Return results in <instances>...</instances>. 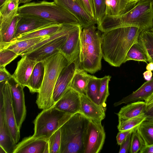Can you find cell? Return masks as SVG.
<instances>
[{
	"label": "cell",
	"instance_id": "obj_42",
	"mask_svg": "<svg viewBox=\"0 0 153 153\" xmlns=\"http://www.w3.org/2000/svg\"><path fill=\"white\" fill-rule=\"evenodd\" d=\"M132 131L129 134L125 140L120 145V148L119 152V153H127L129 151L131 145V136Z\"/></svg>",
	"mask_w": 153,
	"mask_h": 153
},
{
	"label": "cell",
	"instance_id": "obj_40",
	"mask_svg": "<svg viewBox=\"0 0 153 153\" xmlns=\"http://www.w3.org/2000/svg\"><path fill=\"white\" fill-rule=\"evenodd\" d=\"M95 8L96 19L97 24L105 16V0H94Z\"/></svg>",
	"mask_w": 153,
	"mask_h": 153
},
{
	"label": "cell",
	"instance_id": "obj_55",
	"mask_svg": "<svg viewBox=\"0 0 153 153\" xmlns=\"http://www.w3.org/2000/svg\"><path fill=\"white\" fill-rule=\"evenodd\" d=\"M15 1L17 3H19V0H15Z\"/></svg>",
	"mask_w": 153,
	"mask_h": 153
},
{
	"label": "cell",
	"instance_id": "obj_2",
	"mask_svg": "<svg viewBox=\"0 0 153 153\" xmlns=\"http://www.w3.org/2000/svg\"><path fill=\"white\" fill-rule=\"evenodd\" d=\"M153 19V0H140L126 13L117 16H105L97 24V29L104 32L116 28L127 26L150 30Z\"/></svg>",
	"mask_w": 153,
	"mask_h": 153
},
{
	"label": "cell",
	"instance_id": "obj_5",
	"mask_svg": "<svg viewBox=\"0 0 153 153\" xmlns=\"http://www.w3.org/2000/svg\"><path fill=\"white\" fill-rule=\"evenodd\" d=\"M89 120L79 112L72 115L60 128L59 153H83L84 136Z\"/></svg>",
	"mask_w": 153,
	"mask_h": 153
},
{
	"label": "cell",
	"instance_id": "obj_36",
	"mask_svg": "<svg viewBox=\"0 0 153 153\" xmlns=\"http://www.w3.org/2000/svg\"><path fill=\"white\" fill-rule=\"evenodd\" d=\"M15 0H6L0 6V18H5L18 13L19 5Z\"/></svg>",
	"mask_w": 153,
	"mask_h": 153
},
{
	"label": "cell",
	"instance_id": "obj_4",
	"mask_svg": "<svg viewBox=\"0 0 153 153\" xmlns=\"http://www.w3.org/2000/svg\"><path fill=\"white\" fill-rule=\"evenodd\" d=\"M42 62L45 67L44 75L36 103L39 109L45 110L54 105L53 95L56 83L61 72L70 63L60 52Z\"/></svg>",
	"mask_w": 153,
	"mask_h": 153
},
{
	"label": "cell",
	"instance_id": "obj_22",
	"mask_svg": "<svg viewBox=\"0 0 153 153\" xmlns=\"http://www.w3.org/2000/svg\"><path fill=\"white\" fill-rule=\"evenodd\" d=\"M153 93V78L145 82L138 89L130 95L115 102V107L122 104H128L134 102L145 100Z\"/></svg>",
	"mask_w": 153,
	"mask_h": 153
},
{
	"label": "cell",
	"instance_id": "obj_25",
	"mask_svg": "<svg viewBox=\"0 0 153 153\" xmlns=\"http://www.w3.org/2000/svg\"><path fill=\"white\" fill-rule=\"evenodd\" d=\"M91 76L79 67L72 79L69 87L81 95L87 96L88 84Z\"/></svg>",
	"mask_w": 153,
	"mask_h": 153
},
{
	"label": "cell",
	"instance_id": "obj_46",
	"mask_svg": "<svg viewBox=\"0 0 153 153\" xmlns=\"http://www.w3.org/2000/svg\"><path fill=\"white\" fill-rule=\"evenodd\" d=\"M140 153H153V145L145 146L140 151Z\"/></svg>",
	"mask_w": 153,
	"mask_h": 153
},
{
	"label": "cell",
	"instance_id": "obj_21",
	"mask_svg": "<svg viewBox=\"0 0 153 153\" xmlns=\"http://www.w3.org/2000/svg\"><path fill=\"white\" fill-rule=\"evenodd\" d=\"M137 2L134 0H105L104 17L124 14L134 8Z\"/></svg>",
	"mask_w": 153,
	"mask_h": 153
},
{
	"label": "cell",
	"instance_id": "obj_20",
	"mask_svg": "<svg viewBox=\"0 0 153 153\" xmlns=\"http://www.w3.org/2000/svg\"><path fill=\"white\" fill-rule=\"evenodd\" d=\"M105 111L87 96L81 95L80 112L89 120L101 122L105 118Z\"/></svg>",
	"mask_w": 153,
	"mask_h": 153
},
{
	"label": "cell",
	"instance_id": "obj_19",
	"mask_svg": "<svg viewBox=\"0 0 153 153\" xmlns=\"http://www.w3.org/2000/svg\"><path fill=\"white\" fill-rule=\"evenodd\" d=\"M37 63L27 56L22 57L17 64L12 77L24 88L27 87L29 79L34 67Z\"/></svg>",
	"mask_w": 153,
	"mask_h": 153
},
{
	"label": "cell",
	"instance_id": "obj_7",
	"mask_svg": "<svg viewBox=\"0 0 153 153\" xmlns=\"http://www.w3.org/2000/svg\"><path fill=\"white\" fill-rule=\"evenodd\" d=\"M72 115L61 111L53 106L43 110L33 121L34 133L33 135L48 140Z\"/></svg>",
	"mask_w": 153,
	"mask_h": 153
},
{
	"label": "cell",
	"instance_id": "obj_47",
	"mask_svg": "<svg viewBox=\"0 0 153 153\" xmlns=\"http://www.w3.org/2000/svg\"><path fill=\"white\" fill-rule=\"evenodd\" d=\"M143 75L144 79L147 81H149L152 78V73L151 71H146L143 73Z\"/></svg>",
	"mask_w": 153,
	"mask_h": 153
},
{
	"label": "cell",
	"instance_id": "obj_30",
	"mask_svg": "<svg viewBox=\"0 0 153 153\" xmlns=\"http://www.w3.org/2000/svg\"><path fill=\"white\" fill-rule=\"evenodd\" d=\"M137 128L146 146L153 145V120L146 119Z\"/></svg>",
	"mask_w": 153,
	"mask_h": 153
},
{
	"label": "cell",
	"instance_id": "obj_38",
	"mask_svg": "<svg viewBox=\"0 0 153 153\" xmlns=\"http://www.w3.org/2000/svg\"><path fill=\"white\" fill-rule=\"evenodd\" d=\"M61 143V132L59 128L48 140L49 153H59Z\"/></svg>",
	"mask_w": 153,
	"mask_h": 153
},
{
	"label": "cell",
	"instance_id": "obj_48",
	"mask_svg": "<svg viewBox=\"0 0 153 153\" xmlns=\"http://www.w3.org/2000/svg\"><path fill=\"white\" fill-rule=\"evenodd\" d=\"M146 68L147 70L153 71V62H150L147 64Z\"/></svg>",
	"mask_w": 153,
	"mask_h": 153
},
{
	"label": "cell",
	"instance_id": "obj_3",
	"mask_svg": "<svg viewBox=\"0 0 153 153\" xmlns=\"http://www.w3.org/2000/svg\"><path fill=\"white\" fill-rule=\"evenodd\" d=\"M102 35L94 25L83 28L80 36V68L91 74L101 70Z\"/></svg>",
	"mask_w": 153,
	"mask_h": 153
},
{
	"label": "cell",
	"instance_id": "obj_1",
	"mask_svg": "<svg viewBox=\"0 0 153 153\" xmlns=\"http://www.w3.org/2000/svg\"><path fill=\"white\" fill-rule=\"evenodd\" d=\"M142 30L134 27H120L103 32L102 34V57L112 66L120 67L124 63L131 47L138 42Z\"/></svg>",
	"mask_w": 153,
	"mask_h": 153
},
{
	"label": "cell",
	"instance_id": "obj_33",
	"mask_svg": "<svg viewBox=\"0 0 153 153\" xmlns=\"http://www.w3.org/2000/svg\"><path fill=\"white\" fill-rule=\"evenodd\" d=\"M146 119L145 114L134 118L123 119L118 118V124L117 126L119 131L131 130L138 126Z\"/></svg>",
	"mask_w": 153,
	"mask_h": 153
},
{
	"label": "cell",
	"instance_id": "obj_32",
	"mask_svg": "<svg viewBox=\"0 0 153 153\" xmlns=\"http://www.w3.org/2000/svg\"><path fill=\"white\" fill-rule=\"evenodd\" d=\"M100 79L91 75L88 84L87 90V96L94 103L99 105Z\"/></svg>",
	"mask_w": 153,
	"mask_h": 153
},
{
	"label": "cell",
	"instance_id": "obj_18",
	"mask_svg": "<svg viewBox=\"0 0 153 153\" xmlns=\"http://www.w3.org/2000/svg\"><path fill=\"white\" fill-rule=\"evenodd\" d=\"M16 144L11 137L6 123L3 96L0 92V146L6 153H13Z\"/></svg>",
	"mask_w": 153,
	"mask_h": 153
},
{
	"label": "cell",
	"instance_id": "obj_39",
	"mask_svg": "<svg viewBox=\"0 0 153 153\" xmlns=\"http://www.w3.org/2000/svg\"><path fill=\"white\" fill-rule=\"evenodd\" d=\"M19 56L11 50L0 49V68L5 67Z\"/></svg>",
	"mask_w": 153,
	"mask_h": 153
},
{
	"label": "cell",
	"instance_id": "obj_10",
	"mask_svg": "<svg viewBox=\"0 0 153 153\" xmlns=\"http://www.w3.org/2000/svg\"><path fill=\"white\" fill-rule=\"evenodd\" d=\"M7 81L10 88L12 106L16 124L20 129L26 115L24 87L13 77Z\"/></svg>",
	"mask_w": 153,
	"mask_h": 153
},
{
	"label": "cell",
	"instance_id": "obj_31",
	"mask_svg": "<svg viewBox=\"0 0 153 153\" xmlns=\"http://www.w3.org/2000/svg\"><path fill=\"white\" fill-rule=\"evenodd\" d=\"M130 60L138 62H148L147 56L138 42L134 44L128 51L124 63Z\"/></svg>",
	"mask_w": 153,
	"mask_h": 153
},
{
	"label": "cell",
	"instance_id": "obj_9",
	"mask_svg": "<svg viewBox=\"0 0 153 153\" xmlns=\"http://www.w3.org/2000/svg\"><path fill=\"white\" fill-rule=\"evenodd\" d=\"M2 94L5 120L11 137L16 144L20 138V130L16 123L13 108L10 88L7 81L0 82Z\"/></svg>",
	"mask_w": 153,
	"mask_h": 153
},
{
	"label": "cell",
	"instance_id": "obj_43",
	"mask_svg": "<svg viewBox=\"0 0 153 153\" xmlns=\"http://www.w3.org/2000/svg\"><path fill=\"white\" fill-rule=\"evenodd\" d=\"M134 129L131 130L120 131L118 133L116 136L117 144L119 145H121L126 139L129 134L133 131Z\"/></svg>",
	"mask_w": 153,
	"mask_h": 153
},
{
	"label": "cell",
	"instance_id": "obj_45",
	"mask_svg": "<svg viewBox=\"0 0 153 153\" xmlns=\"http://www.w3.org/2000/svg\"><path fill=\"white\" fill-rule=\"evenodd\" d=\"M148 120H153V103L146 107L145 113Z\"/></svg>",
	"mask_w": 153,
	"mask_h": 153
},
{
	"label": "cell",
	"instance_id": "obj_26",
	"mask_svg": "<svg viewBox=\"0 0 153 153\" xmlns=\"http://www.w3.org/2000/svg\"><path fill=\"white\" fill-rule=\"evenodd\" d=\"M49 36L25 39L10 43H0V49L13 51L19 56L30 48Z\"/></svg>",
	"mask_w": 153,
	"mask_h": 153
},
{
	"label": "cell",
	"instance_id": "obj_27",
	"mask_svg": "<svg viewBox=\"0 0 153 153\" xmlns=\"http://www.w3.org/2000/svg\"><path fill=\"white\" fill-rule=\"evenodd\" d=\"M44 73L45 67L43 62H38L33 69L27 87L30 93L39 92L42 84Z\"/></svg>",
	"mask_w": 153,
	"mask_h": 153
},
{
	"label": "cell",
	"instance_id": "obj_51",
	"mask_svg": "<svg viewBox=\"0 0 153 153\" xmlns=\"http://www.w3.org/2000/svg\"><path fill=\"white\" fill-rule=\"evenodd\" d=\"M0 153H6L4 150L0 146Z\"/></svg>",
	"mask_w": 153,
	"mask_h": 153
},
{
	"label": "cell",
	"instance_id": "obj_50",
	"mask_svg": "<svg viewBox=\"0 0 153 153\" xmlns=\"http://www.w3.org/2000/svg\"><path fill=\"white\" fill-rule=\"evenodd\" d=\"M153 98V93L151 95H150L147 99H146L145 101V102H146V101L150 100V99H152Z\"/></svg>",
	"mask_w": 153,
	"mask_h": 153
},
{
	"label": "cell",
	"instance_id": "obj_12",
	"mask_svg": "<svg viewBox=\"0 0 153 153\" xmlns=\"http://www.w3.org/2000/svg\"><path fill=\"white\" fill-rule=\"evenodd\" d=\"M69 34L58 37L25 56H27L30 59L37 62H43L60 52Z\"/></svg>",
	"mask_w": 153,
	"mask_h": 153
},
{
	"label": "cell",
	"instance_id": "obj_13",
	"mask_svg": "<svg viewBox=\"0 0 153 153\" xmlns=\"http://www.w3.org/2000/svg\"><path fill=\"white\" fill-rule=\"evenodd\" d=\"M48 140L33 135L25 137L16 144L13 153H49Z\"/></svg>",
	"mask_w": 153,
	"mask_h": 153
},
{
	"label": "cell",
	"instance_id": "obj_28",
	"mask_svg": "<svg viewBox=\"0 0 153 153\" xmlns=\"http://www.w3.org/2000/svg\"><path fill=\"white\" fill-rule=\"evenodd\" d=\"M80 24H62L59 30L55 33L40 41L32 47L30 48L22 53V57L36 50L49 42L63 35L69 34L72 31L80 25Z\"/></svg>",
	"mask_w": 153,
	"mask_h": 153
},
{
	"label": "cell",
	"instance_id": "obj_54",
	"mask_svg": "<svg viewBox=\"0 0 153 153\" xmlns=\"http://www.w3.org/2000/svg\"><path fill=\"white\" fill-rule=\"evenodd\" d=\"M73 1L76 2L77 4H78V0H72Z\"/></svg>",
	"mask_w": 153,
	"mask_h": 153
},
{
	"label": "cell",
	"instance_id": "obj_16",
	"mask_svg": "<svg viewBox=\"0 0 153 153\" xmlns=\"http://www.w3.org/2000/svg\"><path fill=\"white\" fill-rule=\"evenodd\" d=\"M60 6L65 9L78 20L83 28L97 24L96 20L90 16L76 2L72 0H53Z\"/></svg>",
	"mask_w": 153,
	"mask_h": 153
},
{
	"label": "cell",
	"instance_id": "obj_24",
	"mask_svg": "<svg viewBox=\"0 0 153 153\" xmlns=\"http://www.w3.org/2000/svg\"><path fill=\"white\" fill-rule=\"evenodd\" d=\"M145 101H139L130 103L121 108L117 114L118 118L128 119L144 114L146 109Z\"/></svg>",
	"mask_w": 153,
	"mask_h": 153
},
{
	"label": "cell",
	"instance_id": "obj_11",
	"mask_svg": "<svg viewBox=\"0 0 153 153\" xmlns=\"http://www.w3.org/2000/svg\"><path fill=\"white\" fill-rule=\"evenodd\" d=\"M79 67V57L70 63L60 74L56 83L53 95L54 104L63 96L69 85L77 69Z\"/></svg>",
	"mask_w": 153,
	"mask_h": 153
},
{
	"label": "cell",
	"instance_id": "obj_37",
	"mask_svg": "<svg viewBox=\"0 0 153 153\" xmlns=\"http://www.w3.org/2000/svg\"><path fill=\"white\" fill-rule=\"evenodd\" d=\"M137 127L134 129L132 133L129 151L130 153H138L146 146L138 131Z\"/></svg>",
	"mask_w": 153,
	"mask_h": 153
},
{
	"label": "cell",
	"instance_id": "obj_23",
	"mask_svg": "<svg viewBox=\"0 0 153 153\" xmlns=\"http://www.w3.org/2000/svg\"><path fill=\"white\" fill-rule=\"evenodd\" d=\"M62 25L55 23L45 26L33 31L20 35L11 42L7 43L46 36H50L57 32L61 28Z\"/></svg>",
	"mask_w": 153,
	"mask_h": 153
},
{
	"label": "cell",
	"instance_id": "obj_17",
	"mask_svg": "<svg viewBox=\"0 0 153 153\" xmlns=\"http://www.w3.org/2000/svg\"><path fill=\"white\" fill-rule=\"evenodd\" d=\"M19 15V18L16 27L15 38L21 34L56 23L33 16Z\"/></svg>",
	"mask_w": 153,
	"mask_h": 153
},
{
	"label": "cell",
	"instance_id": "obj_49",
	"mask_svg": "<svg viewBox=\"0 0 153 153\" xmlns=\"http://www.w3.org/2000/svg\"><path fill=\"white\" fill-rule=\"evenodd\" d=\"M33 0H19V4H26L30 2L31 1Z\"/></svg>",
	"mask_w": 153,
	"mask_h": 153
},
{
	"label": "cell",
	"instance_id": "obj_29",
	"mask_svg": "<svg viewBox=\"0 0 153 153\" xmlns=\"http://www.w3.org/2000/svg\"><path fill=\"white\" fill-rule=\"evenodd\" d=\"M138 42L145 53L149 62H153V31L150 30H142Z\"/></svg>",
	"mask_w": 153,
	"mask_h": 153
},
{
	"label": "cell",
	"instance_id": "obj_15",
	"mask_svg": "<svg viewBox=\"0 0 153 153\" xmlns=\"http://www.w3.org/2000/svg\"><path fill=\"white\" fill-rule=\"evenodd\" d=\"M83 28L80 25L69 33L60 52L62 54L70 63L79 57L80 48V36Z\"/></svg>",
	"mask_w": 153,
	"mask_h": 153
},
{
	"label": "cell",
	"instance_id": "obj_53",
	"mask_svg": "<svg viewBox=\"0 0 153 153\" xmlns=\"http://www.w3.org/2000/svg\"><path fill=\"white\" fill-rule=\"evenodd\" d=\"M150 30L152 31H153V19L152 20V27L150 29Z\"/></svg>",
	"mask_w": 153,
	"mask_h": 153
},
{
	"label": "cell",
	"instance_id": "obj_14",
	"mask_svg": "<svg viewBox=\"0 0 153 153\" xmlns=\"http://www.w3.org/2000/svg\"><path fill=\"white\" fill-rule=\"evenodd\" d=\"M81 97L78 92L69 87L53 106L65 112L74 114L80 111Z\"/></svg>",
	"mask_w": 153,
	"mask_h": 153
},
{
	"label": "cell",
	"instance_id": "obj_52",
	"mask_svg": "<svg viewBox=\"0 0 153 153\" xmlns=\"http://www.w3.org/2000/svg\"><path fill=\"white\" fill-rule=\"evenodd\" d=\"M6 0H0V6H1Z\"/></svg>",
	"mask_w": 153,
	"mask_h": 153
},
{
	"label": "cell",
	"instance_id": "obj_44",
	"mask_svg": "<svg viewBox=\"0 0 153 153\" xmlns=\"http://www.w3.org/2000/svg\"><path fill=\"white\" fill-rule=\"evenodd\" d=\"M12 77L5 67L0 68V82L8 81Z\"/></svg>",
	"mask_w": 153,
	"mask_h": 153
},
{
	"label": "cell",
	"instance_id": "obj_35",
	"mask_svg": "<svg viewBox=\"0 0 153 153\" xmlns=\"http://www.w3.org/2000/svg\"><path fill=\"white\" fill-rule=\"evenodd\" d=\"M111 76H105L101 78L99 90V105L104 109L106 110V102L109 95L108 84Z\"/></svg>",
	"mask_w": 153,
	"mask_h": 153
},
{
	"label": "cell",
	"instance_id": "obj_41",
	"mask_svg": "<svg viewBox=\"0 0 153 153\" xmlns=\"http://www.w3.org/2000/svg\"><path fill=\"white\" fill-rule=\"evenodd\" d=\"M77 0L78 4L84 9L88 14L96 20L94 0Z\"/></svg>",
	"mask_w": 153,
	"mask_h": 153
},
{
	"label": "cell",
	"instance_id": "obj_34",
	"mask_svg": "<svg viewBox=\"0 0 153 153\" xmlns=\"http://www.w3.org/2000/svg\"><path fill=\"white\" fill-rule=\"evenodd\" d=\"M19 18V15L18 13L10 24L2 33H0V43H9L15 39L16 27Z\"/></svg>",
	"mask_w": 153,
	"mask_h": 153
},
{
	"label": "cell",
	"instance_id": "obj_6",
	"mask_svg": "<svg viewBox=\"0 0 153 153\" xmlns=\"http://www.w3.org/2000/svg\"><path fill=\"white\" fill-rule=\"evenodd\" d=\"M18 13L35 16L60 24H80L74 15L54 1L43 0L25 4L19 7Z\"/></svg>",
	"mask_w": 153,
	"mask_h": 153
},
{
	"label": "cell",
	"instance_id": "obj_56",
	"mask_svg": "<svg viewBox=\"0 0 153 153\" xmlns=\"http://www.w3.org/2000/svg\"><path fill=\"white\" fill-rule=\"evenodd\" d=\"M134 0L138 2L139 1H140V0Z\"/></svg>",
	"mask_w": 153,
	"mask_h": 153
},
{
	"label": "cell",
	"instance_id": "obj_8",
	"mask_svg": "<svg viewBox=\"0 0 153 153\" xmlns=\"http://www.w3.org/2000/svg\"><path fill=\"white\" fill-rule=\"evenodd\" d=\"M105 134L101 122L89 120L83 138V153H98L104 143Z\"/></svg>",
	"mask_w": 153,
	"mask_h": 153
}]
</instances>
